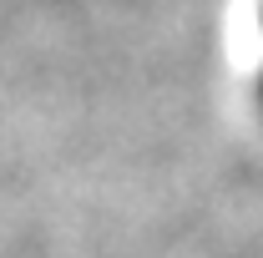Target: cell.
Masks as SVG:
<instances>
[{"label": "cell", "instance_id": "1", "mask_svg": "<svg viewBox=\"0 0 263 258\" xmlns=\"http://www.w3.org/2000/svg\"><path fill=\"white\" fill-rule=\"evenodd\" d=\"M258 106H263V81H258Z\"/></svg>", "mask_w": 263, "mask_h": 258}]
</instances>
